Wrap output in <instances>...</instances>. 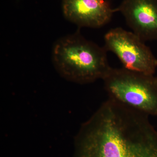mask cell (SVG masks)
<instances>
[{"instance_id":"2","label":"cell","mask_w":157,"mask_h":157,"mask_svg":"<svg viewBox=\"0 0 157 157\" xmlns=\"http://www.w3.org/2000/svg\"><path fill=\"white\" fill-rule=\"evenodd\" d=\"M107 51L77 32L58 39L52 50V61L59 74L69 81L91 83L109 72Z\"/></svg>"},{"instance_id":"5","label":"cell","mask_w":157,"mask_h":157,"mask_svg":"<svg viewBox=\"0 0 157 157\" xmlns=\"http://www.w3.org/2000/svg\"><path fill=\"white\" fill-rule=\"evenodd\" d=\"M116 9L144 41L157 40V0H123Z\"/></svg>"},{"instance_id":"3","label":"cell","mask_w":157,"mask_h":157,"mask_svg":"<svg viewBox=\"0 0 157 157\" xmlns=\"http://www.w3.org/2000/svg\"><path fill=\"white\" fill-rule=\"evenodd\" d=\"M103 80L109 98L148 116H157V77L111 68Z\"/></svg>"},{"instance_id":"1","label":"cell","mask_w":157,"mask_h":157,"mask_svg":"<svg viewBox=\"0 0 157 157\" xmlns=\"http://www.w3.org/2000/svg\"><path fill=\"white\" fill-rule=\"evenodd\" d=\"M73 157H157V131L148 115L109 98L82 125Z\"/></svg>"},{"instance_id":"4","label":"cell","mask_w":157,"mask_h":157,"mask_svg":"<svg viewBox=\"0 0 157 157\" xmlns=\"http://www.w3.org/2000/svg\"><path fill=\"white\" fill-rule=\"evenodd\" d=\"M104 48L114 53L127 70L154 75L157 59L142 39L122 28L111 29L104 37Z\"/></svg>"},{"instance_id":"6","label":"cell","mask_w":157,"mask_h":157,"mask_svg":"<svg viewBox=\"0 0 157 157\" xmlns=\"http://www.w3.org/2000/svg\"><path fill=\"white\" fill-rule=\"evenodd\" d=\"M62 6L64 17L79 27H101L117 12L106 0H62Z\"/></svg>"}]
</instances>
